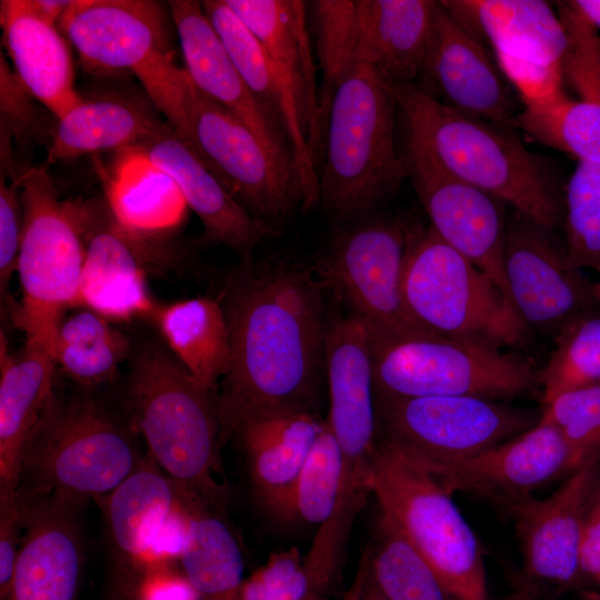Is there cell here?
I'll list each match as a JSON object with an SVG mask.
<instances>
[{
  "label": "cell",
  "instance_id": "2",
  "mask_svg": "<svg viewBox=\"0 0 600 600\" xmlns=\"http://www.w3.org/2000/svg\"><path fill=\"white\" fill-rule=\"evenodd\" d=\"M134 76L172 131L252 217L276 229L301 209L296 166L201 92L173 57L158 59Z\"/></svg>",
  "mask_w": 600,
  "mask_h": 600
},
{
  "label": "cell",
  "instance_id": "1",
  "mask_svg": "<svg viewBox=\"0 0 600 600\" xmlns=\"http://www.w3.org/2000/svg\"><path fill=\"white\" fill-rule=\"evenodd\" d=\"M281 256L242 263L229 278L223 310L231 357L216 401L222 428L274 410H312L326 374L324 286Z\"/></svg>",
  "mask_w": 600,
  "mask_h": 600
},
{
  "label": "cell",
  "instance_id": "11",
  "mask_svg": "<svg viewBox=\"0 0 600 600\" xmlns=\"http://www.w3.org/2000/svg\"><path fill=\"white\" fill-rule=\"evenodd\" d=\"M378 439L431 473L536 426L541 414L479 397L374 396Z\"/></svg>",
  "mask_w": 600,
  "mask_h": 600
},
{
  "label": "cell",
  "instance_id": "53",
  "mask_svg": "<svg viewBox=\"0 0 600 600\" xmlns=\"http://www.w3.org/2000/svg\"><path fill=\"white\" fill-rule=\"evenodd\" d=\"M580 600H600V590L593 588H583L579 590Z\"/></svg>",
  "mask_w": 600,
  "mask_h": 600
},
{
  "label": "cell",
  "instance_id": "16",
  "mask_svg": "<svg viewBox=\"0 0 600 600\" xmlns=\"http://www.w3.org/2000/svg\"><path fill=\"white\" fill-rule=\"evenodd\" d=\"M326 374L330 398L326 421L344 458L342 483L370 491L378 420L368 330L358 318L328 322Z\"/></svg>",
  "mask_w": 600,
  "mask_h": 600
},
{
  "label": "cell",
  "instance_id": "17",
  "mask_svg": "<svg viewBox=\"0 0 600 600\" xmlns=\"http://www.w3.org/2000/svg\"><path fill=\"white\" fill-rule=\"evenodd\" d=\"M168 16L149 0H72L59 20L86 70L136 74L173 56Z\"/></svg>",
  "mask_w": 600,
  "mask_h": 600
},
{
  "label": "cell",
  "instance_id": "34",
  "mask_svg": "<svg viewBox=\"0 0 600 600\" xmlns=\"http://www.w3.org/2000/svg\"><path fill=\"white\" fill-rule=\"evenodd\" d=\"M164 124L144 108L124 99L82 100L56 120L50 132L48 161L134 148L156 136Z\"/></svg>",
  "mask_w": 600,
  "mask_h": 600
},
{
  "label": "cell",
  "instance_id": "8",
  "mask_svg": "<svg viewBox=\"0 0 600 600\" xmlns=\"http://www.w3.org/2000/svg\"><path fill=\"white\" fill-rule=\"evenodd\" d=\"M374 396L509 399L540 387L522 357L482 342L432 333L368 329Z\"/></svg>",
  "mask_w": 600,
  "mask_h": 600
},
{
  "label": "cell",
  "instance_id": "25",
  "mask_svg": "<svg viewBox=\"0 0 600 600\" xmlns=\"http://www.w3.org/2000/svg\"><path fill=\"white\" fill-rule=\"evenodd\" d=\"M168 8L182 51L183 69L193 84L240 119L276 154L296 166L286 129L251 93L204 14L201 2L173 0L168 2Z\"/></svg>",
  "mask_w": 600,
  "mask_h": 600
},
{
  "label": "cell",
  "instance_id": "52",
  "mask_svg": "<svg viewBox=\"0 0 600 600\" xmlns=\"http://www.w3.org/2000/svg\"><path fill=\"white\" fill-rule=\"evenodd\" d=\"M508 600H546L541 597H538L522 588H519L514 593H512Z\"/></svg>",
  "mask_w": 600,
  "mask_h": 600
},
{
  "label": "cell",
  "instance_id": "48",
  "mask_svg": "<svg viewBox=\"0 0 600 600\" xmlns=\"http://www.w3.org/2000/svg\"><path fill=\"white\" fill-rule=\"evenodd\" d=\"M580 564L586 586L592 583L600 588V480L587 512Z\"/></svg>",
  "mask_w": 600,
  "mask_h": 600
},
{
  "label": "cell",
  "instance_id": "39",
  "mask_svg": "<svg viewBox=\"0 0 600 600\" xmlns=\"http://www.w3.org/2000/svg\"><path fill=\"white\" fill-rule=\"evenodd\" d=\"M540 371L543 406L561 393L600 383V308L583 312L554 338Z\"/></svg>",
  "mask_w": 600,
  "mask_h": 600
},
{
  "label": "cell",
  "instance_id": "4",
  "mask_svg": "<svg viewBox=\"0 0 600 600\" xmlns=\"http://www.w3.org/2000/svg\"><path fill=\"white\" fill-rule=\"evenodd\" d=\"M131 361L127 400L147 453L178 486L221 513L228 489L219 458L222 424L216 392L158 344L142 347Z\"/></svg>",
  "mask_w": 600,
  "mask_h": 600
},
{
  "label": "cell",
  "instance_id": "43",
  "mask_svg": "<svg viewBox=\"0 0 600 600\" xmlns=\"http://www.w3.org/2000/svg\"><path fill=\"white\" fill-rule=\"evenodd\" d=\"M541 418L561 433L577 469L600 459V383L559 394L543 406Z\"/></svg>",
  "mask_w": 600,
  "mask_h": 600
},
{
  "label": "cell",
  "instance_id": "23",
  "mask_svg": "<svg viewBox=\"0 0 600 600\" xmlns=\"http://www.w3.org/2000/svg\"><path fill=\"white\" fill-rule=\"evenodd\" d=\"M176 183L188 208L200 219L208 241L231 249L242 263L253 261L258 246L277 230L252 217L167 124L134 147Z\"/></svg>",
  "mask_w": 600,
  "mask_h": 600
},
{
  "label": "cell",
  "instance_id": "29",
  "mask_svg": "<svg viewBox=\"0 0 600 600\" xmlns=\"http://www.w3.org/2000/svg\"><path fill=\"white\" fill-rule=\"evenodd\" d=\"M431 0H357V62L388 83L421 76L433 10Z\"/></svg>",
  "mask_w": 600,
  "mask_h": 600
},
{
  "label": "cell",
  "instance_id": "15",
  "mask_svg": "<svg viewBox=\"0 0 600 600\" xmlns=\"http://www.w3.org/2000/svg\"><path fill=\"white\" fill-rule=\"evenodd\" d=\"M401 154L406 177L429 217V226L488 274L510 300L503 271L504 202L452 176L406 142Z\"/></svg>",
  "mask_w": 600,
  "mask_h": 600
},
{
  "label": "cell",
  "instance_id": "26",
  "mask_svg": "<svg viewBox=\"0 0 600 600\" xmlns=\"http://www.w3.org/2000/svg\"><path fill=\"white\" fill-rule=\"evenodd\" d=\"M0 22L12 70L26 91L56 120L80 104L67 39L37 0H2Z\"/></svg>",
  "mask_w": 600,
  "mask_h": 600
},
{
  "label": "cell",
  "instance_id": "47",
  "mask_svg": "<svg viewBox=\"0 0 600 600\" xmlns=\"http://www.w3.org/2000/svg\"><path fill=\"white\" fill-rule=\"evenodd\" d=\"M0 100H1V131L9 134H19L32 126L34 110L31 96L22 87L1 51L0 59Z\"/></svg>",
  "mask_w": 600,
  "mask_h": 600
},
{
  "label": "cell",
  "instance_id": "7",
  "mask_svg": "<svg viewBox=\"0 0 600 600\" xmlns=\"http://www.w3.org/2000/svg\"><path fill=\"white\" fill-rule=\"evenodd\" d=\"M408 313L426 332L520 348L531 330L494 281L428 226L410 227L402 272Z\"/></svg>",
  "mask_w": 600,
  "mask_h": 600
},
{
  "label": "cell",
  "instance_id": "21",
  "mask_svg": "<svg viewBox=\"0 0 600 600\" xmlns=\"http://www.w3.org/2000/svg\"><path fill=\"white\" fill-rule=\"evenodd\" d=\"M421 74L447 106L501 127H517L518 103L496 59L440 1L433 10Z\"/></svg>",
  "mask_w": 600,
  "mask_h": 600
},
{
  "label": "cell",
  "instance_id": "49",
  "mask_svg": "<svg viewBox=\"0 0 600 600\" xmlns=\"http://www.w3.org/2000/svg\"><path fill=\"white\" fill-rule=\"evenodd\" d=\"M369 568L370 553L369 548H367L359 560L354 578L349 588L344 591L341 600H362Z\"/></svg>",
  "mask_w": 600,
  "mask_h": 600
},
{
  "label": "cell",
  "instance_id": "13",
  "mask_svg": "<svg viewBox=\"0 0 600 600\" xmlns=\"http://www.w3.org/2000/svg\"><path fill=\"white\" fill-rule=\"evenodd\" d=\"M503 271L510 301L531 332L554 338L600 306L594 282L571 266L553 231L516 210L507 221Z\"/></svg>",
  "mask_w": 600,
  "mask_h": 600
},
{
  "label": "cell",
  "instance_id": "35",
  "mask_svg": "<svg viewBox=\"0 0 600 600\" xmlns=\"http://www.w3.org/2000/svg\"><path fill=\"white\" fill-rule=\"evenodd\" d=\"M129 354L128 339L89 309L63 318L53 343L56 366L86 388L110 382Z\"/></svg>",
  "mask_w": 600,
  "mask_h": 600
},
{
  "label": "cell",
  "instance_id": "30",
  "mask_svg": "<svg viewBox=\"0 0 600 600\" xmlns=\"http://www.w3.org/2000/svg\"><path fill=\"white\" fill-rule=\"evenodd\" d=\"M446 10L494 53L559 63L567 40L557 10L540 0H444Z\"/></svg>",
  "mask_w": 600,
  "mask_h": 600
},
{
  "label": "cell",
  "instance_id": "10",
  "mask_svg": "<svg viewBox=\"0 0 600 600\" xmlns=\"http://www.w3.org/2000/svg\"><path fill=\"white\" fill-rule=\"evenodd\" d=\"M370 492L458 600H489L482 547L452 494L379 439Z\"/></svg>",
  "mask_w": 600,
  "mask_h": 600
},
{
  "label": "cell",
  "instance_id": "12",
  "mask_svg": "<svg viewBox=\"0 0 600 600\" xmlns=\"http://www.w3.org/2000/svg\"><path fill=\"white\" fill-rule=\"evenodd\" d=\"M409 231L402 220L376 212L344 223L312 269L368 329L428 333L408 313L402 294Z\"/></svg>",
  "mask_w": 600,
  "mask_h": 600
},
{
  "label": "cell",
  "instance_id": "36",
  "mask_svg": "<svg viewBox=\"0 0 600 600\" xmlns=\"http://www.w3.org/2000/svg\"><path fill=\"white\" fill-rule=\"evenodd\" d=\"M368 548L370 576L390 600H458L400 530L381 514Z\"/></svg>",
  "mask_w": 600,
  "mask_h": 600
},
{
  "label": "cell",
  "instance_id": "6",
  "mask_svg": "<svg viewBox=\"0 0 600 600\" xmlns=\"http://www.w3.org/2000/svg\"><path fill=\"white\" fill-rule=\"evenodd\" d=\"M130 431L98 400L53 390L28 442L18 491L86 502L120 486L141 464Z\"/></svg>",
  "mask_w": 600,
  "mask_h": 600
},
{
  "label": "cell",
  "instance_id": "27",
  "mask_svg": "<svg viewBox=\"0 0 600 600\" xmlns=\"http://www.w3.org/2000/svg\"><path fill=\"white\" fill-rule=\"evenodd\" d=\"M323 421L310 410H274L243 418L227 430L243 450L258 501L287 521L293 484Z\"/></svg>",
  "mask_w": 600,
  "mask_h": 600
},
{
  "label": "cell",
  "instance_id": "28",
  "mask_svg": "<svg viewBox=\"0 0 600 600\" xmlns=\"http://www.w3.org/2000/svg\"><path fill=\"white\" fill-rule=\"evenodd\" d=\"M56 367L50 346L26 341L22 353L12 357L1 333L0 498L18 490L28 442L54 390Z\"/></svg>",
  "mask_w": 600,
  "mask_h": 600
},
{
  "label": "cell",
  "instance_id": "42",
  "mask_svg": "<svg viewBox=\"0 0 600 600\" xmlns=\"http://www.w3.org/2000/svg\"><path fill=\"white\" fill-rule=\"evenodd\" d=\"M557 12L566 33L560 67L580 101L600 104V34L574 1L557 2Z\"/></svg>",
  "mask_w": 600,
  "mask_h": 600
},
{
  "label": "cell",
  "instance_id": "9",
  "mask_svg": "<svg viewBox=\"0 0 600 600\" xmlns=\"http://www.w3.org/2000/svg\"><path fill=\"white\" fill-rule=\"evenodd\" d=\"M23 226L18 257L22 300L12 319L26 341L53 348L68 308L79 307L86 254L82 203L61 200L44 168L19 177Z\"/></svg>",
  "mask_w": 600,
  "mask_h": 600
},
{
  "label": "cell",
  "instance_id": "22",
  "mask_svg": "<svg viewBox=\"0 0 600 600\" xmlns=\"http://www.w3.org/2000/svg\"><path fill=\"white\" fill-rule=\"evenodd\" d=\"M86 254L79 281V307L111 322L152 316L144 262L151 258L147 246L120 229L110 213L96 206H82Z\"/></svg>",
  "mask_w": 600,
  "mask_h": 600
},
{
  "label": "cell",
  "instance_id": "44",
  "mask_svg": "<svg viewBox=\"0 0 600 600\" xmlns=\"http://www.w3.org/2000/svg\"><path fill=\"white\" fill-rule=\"evenodd\" d=\"M503 76L521 98L523 107L543 102L562 92L559 63H549L503 53H494Z\"/></svg>",
  "mask_w": 600,
  "mask_h": 600
},
{
  "label": "cell",
  "instance_id": "37",
  "mask_svg": "<svg viewBox=\"0 0 600 600\" xmlns=\"http://www.w3.org/2000/svg\"><path fill=\"white\" fill-rule=\"evenodd\" d=\"M516 123L533 140L600 166V104L573 101L562 91L523 107Z\"/></svg>",
  "mask_w": 600,
  "mask_h": 600
},
{
  "label": "cell",
  "instance_id": "24",
  "mask_svg": "<svg viewBox=\"0 0 600 600\" xmlns=\"http://www.w3.org/2000/svg\"><path fill=\"white\" fill-rule=\"evenodd\" d=\"M258 38L282 82L294 117L307 134L319 171L322 134L319 86L307 2L301 0H226Z\"/></svg>",
  "mask_w": 600,
  "mask_h": 600
},
{
  "label": "cell",
  "instance_id": "46",
  "mask_svg": "<svg viewBox=\"0 0 600 600\" xmlns=\"http://www.w3.org/2000/svg\"><path fill=\"white\" fill-rule=\"evenodd\" d=\"M23 534V500L18 490L0 498V598L9 589Z\"/></svg>",
  "mask_w": 600,
  "mask_h": 600
},
{
  "label": "cell",
  "instance_id": "41",
  "mask_svg": "<svg viewBox=\"0 0 600 600\" xmlns=\"http://www.w3.org/2000/svg\"><path fill=\"white\" fill-rule=\"evenodd\" d=\"M566 252L571 266L600 276V166L578 161L566 188Z\"/></svg>",
  "mask_w": 600,
  "mask_h": 600
},
{
  "label": "cell",
  "instance_id": "3",
  "mask_svg": "<svg viewBox=\"0 0 600 600\" xmlns=\"http://www.w3.org/2000/svg\"><path fill=\"white\" fill-rule=\"evenodd\" d=\"M388 84L404 122L406 143L554 231L563 219L561 199L540 159L512 129L460 112L414 82Z\"/></svg>",
  "mask_w": 600,
  "mask_h": 600
},
{
  "label": "cell",
  "instance_id": "31",
  "mask_svg": "<svg viewBox=\"0 0 600 600\" xmlns=\"http://www.w3.org/2000/svg\"><path fill=\"white\" fill-rule=\"evenodd\" d=\"M124 150L107 188L109 213L126 233L156 242L182 223L188 204L170 177L134 148Z\"/></svg>",
  "mask_w": 600,
  "mask_h": 600
},
{
  "label": "cell",
  "instance_id": "38",
  "mask_svg": "<svg viewBox=\"0 0 600 600\" xmlns=\"http://www.w3.org/2000/svg\"><path fill=\"white\" fill-rule=\"evenodd\" d=\"M318 69L321 134L334 91L346 72L357 63V0L307 2Z\"/></svg>",
  "mask_w": 600,
  "mask_h": 600
},
{
  "label": "cell",
  "instance_id": "54",
  "mask_svg": "<svg viewBox=\"0 0 600 600\" xmlns=\"http://www.w3.org/2000/svg\"><path fill=\"white\" fill-rule=\"evenodd\" d=\"M594 291H596L597 300L600 302V279L598 282H594Z\"/></svg>",
  "mask_w": 600,
  "mask_h": 600
},
{
  "label": "cell",
  "instance_id": "51",
  "mask_svg": "<svg viewBox=\"0 0 600 600\" xmlns=\"http://www.w3.org/2000/svg\"><path fill=\"white\" fill-rule=\"evenodd\" d=\"M362 600H390L376 584L370 576V571L366 581Z\"/></svg>",
  "mask_w": 600,
  "mask_h": 600
},
{
  "label": "cell",
  "instance_id": "20",
  "mask_svg": "<svg viewBox=\"0 0 600 600\" xmlns=\"http://www.w3.org/2000/svg\"><path fill=\"white\" fill-rule=\"evenodd\" d=\"M19 494L23 534L11 583L0 600H78L84 566L79 510L84 502Z\"/></svg>",
  "mask_w": 600,
  "mask_h": 600
},
{
  "label": "cell",
  "instance_id": "45",
  "mask_svg": "<svg viewBox=\"0 0 600 600\" xmlns=\"http://www.w3.org/2000/svg\"><path fill=\"white\" fill-rule=\"evenodd\" d=\"M23 226V210L18 178L0 179V290L1 300L8 302V287L17 272Z\"/></svg>",
  "mask_w": 600,
  "mask_h": 600
},
{
  "label": "cell",
  "instance_id": "5",
  "mask_svg": "<svg viewBox=\"0 0 600 600\" xmlns=\"http://www.w3.org/2000/svg\"><path fill=\"white\" fill-rule=\"evenodd\" d=\"M397 102L369 64L354 63L340 80L326 119L319 198L341 224L376 212L407 179L396 147Z\"/></svg>",
  "mask_w": 600,
  "mask_h": 600
},
{
  "label": "cell",
  "instance_id": "19",
  "mask_svg": "<svg viewBox=\"0 0 600 600\" xmlns=\"http://www.w3.org/2000/svg\"><path fill=\"white\" fill-rule=\"evenodd\" d=\"M96 500L109 561L107 598L126 600L153 562L158 536L178 506L179 487L147 453L120 486Z\"/></svg>",
  "mask_w": 600,
  "mask_h": 600
},
{
  "label": "cell",
  "instance_id": "50",
  "mask_svg": "<svg viewBox=\"0 0 600 600\" xmlns=\"http://www.w3.org/2000/svg\"><path fill=\"white\" fill-rule=\"evenodd\" d=\"M578 9L600 30V0H576Z\"/></svg>",
  "mask_w": 600,
  "mask_h": 600
},
{
  "label": "cell",
  "instance_id": "18",
  "mask_svg": "<svg viewBox=\"0 0 600 600\" xmlns=\"http://www.w3.org/2000/svg\"><path fill=\"white\" fill-rule=\"evenodd\" d=\"M576 469L561 433L540 417L523 433L429 474L450 494L476 496L506 510Z\"/></svg>",
  "mask_w": 600,
  "mask_h": 600
},
{
  "label": "cell",
  "instance_id": "33",
  "mask_svg": "<svg viewBox=\"0 0 600 600\" xmlns=\"http://www.w3.org/2000/svg\"><path fill=\"white\" fill-rule=\"evenodd\" d=\"M187 532L179 567L201 600H237L243 558L220 512L180 487Z\"/></svg>",
  "mask_w": 600,
  "mask_h": 600
},
{
  "label": "cell",
  "instance_id": "14",
  "mask_svg": "<svg viewBox=\"0 0 600 600\" xmlns=\"http://www.w3.org/2000/svg\"><path fill=\"white\" fill-rule=\"evenodd\" d=\"M600 480V459L568 474L550 497H530L506 510L520 542L526 582L520 587L538 597L541 588L563 592L587 588L580 552L589 504Z\"/></svg>",
  "mask_w": 600,
  "mask_h": 600
},
{
  "label": "cell",
  "instance_id": "40",
  "mask_svg": "<svg viewBox=\"0 0 600 600\" xmlns=\"http://www.w3.org/2000/svg\"><path fill=\"white\" fill-rule=\"evenodd\" d=\"M344 474L341 448L324 420L293 484L287 521L321 526L334 513Z\"/></svg>",
  "mask_w": 600,
  "mask_h": 600
},
{
  "label": "cell",
  "instance_id": "32",
  "mask_svg": "<svg viewBox=\"0 0 600 600\" xmlns=\"http://www.w3.org/2000/svg\"><path fill=\"white\" fill-rule=\"evenodd\" d=\"M151 319L170 353L204 388L217 392L231 357L223 307L207 297L157 306Z\"/></svg>",
  "mask_w": 600,
  "mask_h": 600
}]
</instances>
